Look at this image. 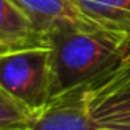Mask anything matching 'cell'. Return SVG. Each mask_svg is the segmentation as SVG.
<instances>
[{
    "instance_id": "cell-6",
    "label": "cell",
    "mask_w": 130,
    "mask_h": 130,
    "mask_svg": "<svg viewBox=\"0 0 130 130\" xmlns=\"http://www.w3.org/2000/svg\"><path fill=\"white\" fill-rule=\"evenodd\" d=\"M50 41L12 0H0V53Z\"/></svg>"
},
{
    "instance_id": "cell-4",
    "label": "cell",
    "mask_w": 130,
    "mask_h": 130,
    "mask_svg": "<svg viewBox=\"0 0 130 130\" xmlns=\"http://www.w3.org/2000/svg\"><path fill=\"white\" fill-rule=\"evenodd\" d=\"M30 130H97L89 114L86 86L51 97L33 112Z\"/></svg>"
},
{
    "instance_id": "cell-8",
    "label": "cell",
    "mask_w": 130,
    "mask_h": 130,
    "mask_svg": "<svg viewBox=\"0 0 130 130\" xmlns=\"http://www.w3.org/2000/svg\"><path fill=\"white\" fill-rule=\"evenodd\" d=\"M33 110L0 87V130L30 128Z\"/></svg>"
},
{
    "instance_id": "cell-9",
    "label": "cell",
    "mask_w": 130,
    "mask_h": 130,
    "mask_svg": "<svg viewBox=\"0 0 130 130\" xmlns=\"http://www.w3.org/2000/svg\"><path fill=\"white\" fill-rule=\"evenodd\" d=\"M25 130H30V128H25Z\"/></svg>"
},
{
    "instance_id": "cell-7",
    "label": "cell",
    "mask_w": 130,
    "mask_h": 130,
    "mask_svg": "<svg viewBox=\"0 0 130 130\" xmlns=\"http://www.w3.org/2000/svg\"><path fill=\"white\" fill-rule=\"evenodd\" d=\"M83 17L99 30L130 38V0H73Z\"/></svg>"
},
{
    "instance_id": "cell-5",
    "label": "cell",
    "mask_w": 130,
    "mask_h": 130,
    "mask_svg": "<svg viewBox=\"0 0 130 130\" xmlns=\"http://www.w3.org/2000/svg\"><path fill=\"white\" fill-rule=\"evenodd\" d=\"M26 13L40 33L50 36L64 28L94 30L73 0H12Z\"/></svg>"
},
{
    "instance_id": "cell-1",
    "label": "cell",
    "mask_w": 130,
    "mask_h": 130,
    "mask_svg": "<svg viewBox=\"0 0 130 130\" xmlns=\"http://www.w3.org/2000/svg\"><path fill=\"white\" fill-rule=\"evenodd\" d=\"M48 38L53 48L51 97L91 84L130 50L128 36L99 28H64Z\"/></svg>"
},
{
    "instance_id": "cell-3",
    "label": "cell",
    "mask_w": 130,
    "mask_h": 130,
    "mask_svg": "<svg viewBox=\"0 0 130 130\" xmlns=\"http://www.w3.org/2000/svg\"><path fill=\"white\" fill-rule=\"evenodd\" d=\"M97 130H130V50L115 66L86 86Z\"/></svg>"
},
{
    "instance_id": "cell-2",
    "label": "cell",
    "mask_w": 130,
    "mask_h": 130,
    "mask_svg": "<svg viewBox=\"0 0 130 130\" xmlns=\"http://www.w3.org/2000/svg\"><path fill=\"white\" fill-rule=\"evenodd\" d=\"M0 87L30 110H38L53 95L51 41L0 53Z\"/></svg>"
}]
</instances>
